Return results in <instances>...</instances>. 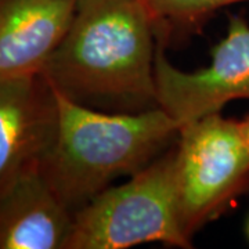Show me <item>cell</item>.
I'll use <instances>...</instances> for the list:
<instances>
[{
    "label": "cell",
    "instance_id": "obj_1",
    "mask_svg": "<svg viewBox=\"0 0 249 249\" xmlns=\"http://www.w3.org/2000/svg\"><path fill=\"white\" fill-rule=\"evenodd\" d=\"M157 25L144 0H76L70 28L42 75L78 103H157Z\"/></svg>",
    "mask_w": 249,
    "mask_h": 249
},
{
    "label": "cell",
    "instance_id": "obj_4",
    "mask_svg": "<svg viewBox=\"0 0 249 249\" xmlns=\"http://www.w3.org/2000/svg\"><path fill=\"white\" fill-rule=\"evenodd\" d=\"M175 178L180 223L191 238L249 191V148L240 121L216 112L180 126Z\"/></svg>",
    "mask_w": 249,
    "mask_h": 249
},
{
    "label": "cell",
    "instance_id": "obj_5",
    "mask_svg": "<svg viewBox=\"0 0 249 249\" xmlns=\"http://www.w3.org/2000/svg\"><path fill=\"white\" fill-rule=\"evenodd\" d=\"M157 106L178 127L220 112L235 100H249V24L240 16L229 19L227 34L214 46L209 65L186 72L172 65L163 50L155 55Z\"/></svg>",
    "mask_w": 249,
    "mask_h": 249
},
{
    "label": "cell",
    "instance_id": "obj_11",
    "mask_svg": "<svg viewBox=\"0 0 249 249\" xmlns=\"http://www.w3.org/2000/svg\"><path fill=\"white\" fill-rule=\"evenodd\" d=\"M247 234H248V238H249V220H248V226H247Z\"/></svg>",
    "mask_w": 249,
    "mask_h": 249
},
{
    "label": "cell",
    "instance_id": "obj_9",
    "mask_svg": "<svg viewBox=\"0 0 249 249\" xmlns=\"http://www.w3.org/2000/svg\"><path fill=\"white\" fill-rule=\"evenodd\" d=\"M152 14L162 21L191 24L222 7L249 0H144Z\"/></svg>",
    "mask_w": 249,
    "mask_h": 249
},
{
    "label": "cell",
    "instance_id": "obj_3",
    "mask_svg": "<svg viewBox=\"0 0 249 249\" xmlns=\"http://www.w3.org/2000/svg\"><path fill=\"white\" fill-rule=\"evenodd\" d=\"M150 242L191 247L178 216L175 150L73 212L65 249H126Z\"/></svg>",
    "mask_w": 249,
    "mask_h": 249
},
{
    "label": "cell",
    "instance_id": "obj_7",
    "mask_svg": "<svg viewBox=\"0 0 249 249\" xmlns=\"http://www.w3.org/2000/svg\"><path fill=\"white\" fill-rule=\"evenodd\" d=\"M71 212L49 184L40 162L0 190V249H65Z\"/></svg>",
    "mask_w": 249,
    "mask_h": 249
},
{
    "label": "cell",
    "instance_id": "obj_10",
    "mask_svg": "<svg viewBox=\"0 0 249 249\" xmlns=\"http://www.w3.org/2000/svg\"><path fill=\"white\" fill-rule=\"evenodd\" d=\"M241 126V132H242V136H244V140L247 142L249 148V115L245 116L242 121H240Z\"/></svg>",
    "mask_w": 249,
    "mask_h": 249
},
{
    "label": "cell",
    "instance_id": "obj_8",
    "mask_svg": "<svg viewBox=\"0 0 249 249\" xmlns=\"http://www.w3.org/2000/svg\"><path fill=\"white\" fill-rule=\"evenodd\" d=\"M76 0H0V82L42 75Z\"/></svg>",
    "mask_w": 249,
    "mask_h": 249
},
{
    "label": "cell",
    "instance_id": "obj_6",
    "mask_svg": "<svg viewBox=\"0 0 249 249\" xmlns=\"http://www.w3.org/2000/svg\"><path fill=\"white\" fill-rule=\"evenodd\" d=\"M58 109L43 75L0 82V190L42 162L57 132Z\"/></svg>",
    "mask_w": 249,
    "mask_h": 249
},
{
    "label": "cell",
    "instance_id": "obj_2",
    "mask_svg": "<svg viewBox=\"0 0 249 249\" xmlns=\"http://www.w3.org/2000/svg\"><path fill=\"white\" fill-rule=\"evenodd\" d=\"M54 96L57 132L40 166L71 212L88 204L115 178L147 166L178 134V122L160 107L139 114H104L57 90Z\"/></svg>",
    "mask_w": 249,
    "mask_h": 249
}]
</instances>
